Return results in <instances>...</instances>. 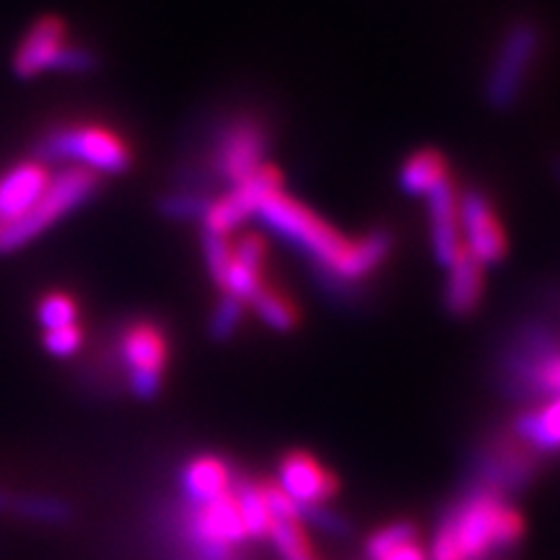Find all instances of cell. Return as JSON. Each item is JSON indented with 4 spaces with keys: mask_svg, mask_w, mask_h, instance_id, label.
I'll return each mask as SVG.
<instances>
[{
    "mask_svg": "<svg viewBox=\"0 0 560 560\" xmlns=\"http://www.w3.org/2000/svg\"><path fill=\"white\" fill-rule=\"evenodd\" d=\"M42 346L55 359H70L75 355L83 346V330L81 325H70V327H60V330H50L45 332L42 338Z\"/></svg>",
    "mask_w": 560,
    "mask_h": 560,
    "instance_id": "obj_29",
    "label": "cell"
},
{
    "mask_svg": "<svg viewBox=\"0 0 560 560\" xmlns=\"http://www.w3.org/2000/svg\"><path fill=\"white\" fill-rule=\"evenodd\" d=\"M270 540L283 560H314L310 542H306L304 532H301V522H272Z\"/></svg>",
    "mask_w": 560,
    "mask_h": 560,
    "instance_id": "obj_27",
    "label": "cell"
},
{
    "mask_svg": "<svg viewBox=\"0 0 560 560\" xmlns=\"http://www.w3.org/2000/svg\"><path fill=\"white\" fill-rule=\"evenodd\" d=\"M425 200H429V240L433 260L446 270L465 252L459 223V190L450 179L439 190H433Z\"/></svg>",
    "mask_w": 560,
    "mask_h": 560,
    "instance_id": "obj_13",
    "label": "cell"
},
{
    "mask_svg": "<svg viewBox=\"0 0 560 560\" xmlns=\"http://www.w3.org/2000/svg\"><path fill=\"white\" fill-rule=\"evenodd\" d=\"M244 301L229 296V293H221V299L215 301L213 312H210L208 322V335L213 340H229L231 335L240 330L244 319Z\"/></svg>",
    "mask_w": 560,
    "mask_h": 560,
    "instance_id": "obj_26",
    "label": "cell"
},
{
    "mask_svg": "<svg viewBox=\"0 0 560 560\" xmlns=\"http://www.w3.org/2000/svg\"><path fill=\"white\" fill-rule=\"evenodd\" d=\"M392 247H395V236H392V231L371 229L366 234L350 240L346 255H342L338 270H335L332 276L346 280V283L361 285L371 272L380 270L382 265L387 262V257L392 255Z\"/></svg>",
    "mask_w": 560,
    "mask_h": 560,
    "instance_id": "obj_16",
    "label": "cell"
},
{
    "mask_svg": "<svg viewBox=\"0 0 560 560\" xmlns=\"http://www.w3.org/2000/svg\"><path fill=\"white\" fill-rule=\"evenodd\" d=\"M115 353L128 374V387L140 400H151L164 387L170 340L156 322L136 319L128 322L117 335Z\"/></svg>",
    "mask_w": 560,
    "mask_h": 560,
    "instance_id": "obj_7",
    "label": "cell"
},
{
    "mask_svg": "<svg viewBox=\"0 0 560 560\" xmlns=\"http://www.w3.org/2000/svg\"><path fill=\"white\" fill-rule=\"evenodd\" d=\"M179 486L190 506H206V503L226 495L234 488V482H231V470L223 459L195 457L182 470Z\"/></svg>",
    "mask_w": 560,
    "mask_h": 560,
    "instance_id": "obj_18",
    "label": "cell"
},
{
    "mask_svg": "<svg viewBox=\"0 0 560 560\" xmlns=\"http://www.w3.org/2000/svg\"><path fill=\"white\" fill-rule=\"evenodd\" d=\"M195 560H219V558H195Z\"/></svg>",
    "mask_w": 560,
    "mask_h": 560,
    "instance_id": "obj_32",
    "label": "cell"
},
{
    "mask_svg": "<svg viewBox=\"0 0 560 560\" xmlns=\"http://www.w3.org/2000/svg\"><path fill=\"white\" fill-rule=\"evenodd\" d=\"M265 265H268V242L260 234H247L234 244L229 276L221 293L240 299L247 304L252 293L260 289L265 280Z\"/></svg>",
    "mask_w": 560,
    "mask_h": 560,
    "instance_id": "obj_15",
    "label": "cell"
},
{
    "mask_svg": "<svg viewBox=\"0 0 560 560\" xmlns=\"http://www.w3.org/2000/svg\"><path fill=\"white\" fill-rule=\"evenodd\" d=\"M37 322L45 332L79 325V304H75L68 293H60V291L45 293L37 304Z\"/></svg>",
    "mask_w": 560,
    "mask_h": 560,
    "instance_id": "obj_24",
    "label": "cell"
},
{
    "mask_svg": "<svg viewBox=\"0 0 560 560\" xmlns=\"http://www.w3.org/2000/svg\"><path fill=\"white\" fill-rule=\"evenodd\" d=\"M459 223L465 249L482 268L501 262L506 257V231H503V223L488 195H482L480 190L459 192Z\"/></svg>",
    "mask_w": 560,
    "mask_h": 560,
    "instance_id": "obj_10",
    "label": "cell"
},
{
    "mask_svg": "<svg viewBox=\"0 0 560 560\" xmlns=\"http://www.w3.org/2000/svg\"><path fill=\"white\" fill-rule=\"evenodd\" d=\"M482 291H486V268L465 249L457 262L446 268L444 293H441L444 310L452 317H467L478 310Z\"/></svg>",
    "mask_w": 560,
    "mask_h": 560,
    "instance_id": "obj_17",
    "label": "cell"
},
{
    "mask_svg": "<svg viewBox=\"0 0 560 560\" xmlns=\"http://www.w3.org/2000/svg\"><path fill=\"white\" fill-rule=\"evenodd\" d=\"M231 255H234V244H231V236L215 234V231L202 229V257H206L208 276L219 289H223L229 276Z\"/></svg>",
    "mask_w": 560,
    "mask_h": 560,
    "instance_id": "obj_25",
    "label": "cell"
},
{
    "mask_svg": "<svg viewBox=\"0 0 560 560\" xmlns=\"http://www.w3.org/2000/svg\"><path fill=\"white\" fill-rule=\"evenodd\" d=\"M66 24L55 16H42L21 37L16 52L11 58L13 75L21 81H32L42 73H60L62 55L68 50Z\"/></svg>",
    "mask_w": 560,
    "mask_h": 560,
    "instance_id": "obj_11",
    "label": "cell"
},
{
    "mask_svg": "<svg viewBox=\"0 0 560 560\" xmlns=\"http://www.w3.org/2000/svg\"><path fill=\"white\" fill-rule=\"evenodd\" d=\"M280 493L301 509L322 506L335 493V478L317 459L310 454H289L278 465V486Z\"/></svg>",
    "mask_w": 560,
    "mask_h": 560,
    "instance_id": "obj_14",
    "label": "cell"
},
{
    "mask_svg": "<svg viewBox=\"0 0 560 560\" xmlns=\"http://www.w3.org/2000/svg\"><path fill=\"white\" fill-rule=\"evenodd\" d=\"M552 174H556V179H558V185H560V156L552 161Z\"/></svg>",
    "mask_w": 560,
    "mask_h": 560,
    "instance_id": "obj_31",
    "label": "cell"
},
{
    "mask_svg": "<svg viewBox=\"0 0 560 560\" xmlns=\"http://www.w3.org/2000/svg\"><path fill=\"white\" fill-rule=\"evenodd\" d=\"M231 490H234V499L236 506H240V516L247 537H255V540L270 537L272 514L268 506V488L257 486V482H236Z\"/></svg>",
    "mask_w": 560,
    "mask_h": 560,
    "instance_id": "obj_22",
    "label": "cell"
},
{
    "mask_svg": "<svg viewBox=\"0 0 560 560\" xmlns=\"http://www.w3.org/2000/svg\"><path fill=\"white\" fill-rule=\"evenodd\" d=\"M257 219L291 249H296L304 257L306 268L335 272L350 244L348 236L322 219L317 210L304 206L283 190L270 192L260 202Z\"/></svg>",
    "mask_w": 560,
    "mask_h": 560,
    "instance_id": "obj_2",
    "label": "cell"
},
{
    "mask_svg": "<svg viewBox=\"0 0 560 560\" xmlns=\"http://www.w3.org/2000/svg\"><path fill=\"white\" fill-rule=\"evenodd\" d=\"M100 190L102 177L79 170V166H60L58 172H52L50 185L30 208V213L0 231V255H13V252L39 240L45 231L58 226L62 219H68L70 213L94 200Z\"/></svg>",
    "mask_w": 560,
    "mask_h": 560,
    "instance_id": "obj_4",
    "label": "cell"
},
{
    "mask_svg": "<svg viewBox=\"0 0 560 560\" xmlns=\"http://www.w3.org/2000/svg\"><path fill=\"white\" fill-rule=\"evenodd\" d=\"M540 24L532 19H520L506 26L495 47L486 75V102L490 109L506 112L520 102L527 86L529 70L540 52Z\"/></svg>",
    "mask_w": 560,
    "mask_h": 560,
    "instance_id": "obj_6",
    "label": "cell"
},
{
    "mask_svg": "<svg viewBox=\"0 0 560 560\" xmlns=\"http://www.w3.org/2000/svg\"><path fill=\"white\" fill-rule=\"evenodd\" d=\"M34 159L45 166H79L96 177H117L132 164L130 145L104 125H55L34 143Z\"/></svg>",
    "mask_w": 560,
    "mask_h": 560,
    "instance_id": "obj_3",
    "label": "cell"
},
{
    "mask_svg": "<svg viewBox=\"0 0 560 560\" xmlns=\"http://www.w3.org/2000/svg\"><path fill=\"white\" fill-rule=\"evenodd\" d=\"M50 166L37 159L19 161L0 172V231L16 223L50 185Z\"/></svg>",
    "mask_w": 560,
    "mask_h": 560,
    "instance_id": "obj_12",
    "label": "cell"
},
{
    "mask_svg": "<svg viewBox=\"0 0 560 560\" xmlns=\"http://www.w3.org/2000/svg\"><path fill=\"white\" fill-rule=\"evenodd\" d=\"M509 374L529 395L560 397V348L540 325L524 327L509 359Z\"/></svg>",
    "mask_w": 560,
    "mask_h": 560,
    "instance_id": "obj_8",
    "label": "cell"
},
{
    "mask_svg": "<svg viewBox=\"0 0 560 560\" xmlns=\"http://www.w3.org/2000/svg\"><path fill=\"white\" fill-rule=\"evenodd\" d=\"M187 540L192 542L198 558L231 560L236 545L247 540L234 490L206 506H192L190 520H187Z\"/></svg>",
    "mask_w": 560,
    "mask_h": 560,
    "instance_id": "obj_9",
    "label": "cell"
},
{
    "mask_svg": "<svg viewBox=\"0 0 560 560\" xmlns=\"http://www.w3.org/2000/svg\"><path fill=\"white\" fill-rule=\"evenodd\" d=\"M452 179L450 161L436 149H420L412 156L405 159L397 174L400 182V190L412 198H429L433 190H439L441 185Z\"/></svg>",
    "mask_w": 560,
    "mask_h": 560,
    "instance_id": "obj_19",
    "label": "cell"
},
{
    "mask_svg": "<svg viewBox=\"0 0 560 560\" xmlns=\"http://www.w3.org/2000/svg\"><path fill=\"white\" fill-rule=\"evenodd\" d=\"M382 560H425V556L416 542H408L402 545V548H397L395 552H389V556H384Z\"/></svg>",
    "mask_w": 560,
    "mask_h": 560,
    "instance_id": "obj_30",
    "label": "cell"
},
{
    "mask_svg": "<svg viewBox=\"0 0 560 560\" xmlns=\"http://www.w3.org/2000/svg\"><path fill=\"white\" fill-rule=\"evenodd\" d=\"M247 304L252 306V312L260 317L270 330L276 332H291L293 327L299 325V310L296 304L289 299V293H283L278 285L262 280L260 289L252 293Z\"/></svg>",
    "mask_w": 560,
    "mask_h": 560,
    "instance_id": "obj_21",
    "label": "cell"
},
{
    "mask_svg": "<svg viewBox=\"0 0 560 560\" xmlns=\"http://www.w3.org/2000/svg\"><path fill=\"white\" fill-rule=\"evenodd\" d=\"M408 542H416V529H412L408 522L387 524V527H382L374 537H371L366 552L371 560H382L384 556H389V552H395L397 548H402V545Z\"/></svg>",
    "mask_w": 560,
    "mask_h": 560,
    "instance_id": "obj_28",
    "label": "cell"
},
{
    "mask_svg": "<svg viewBox=\"0 0 560 560\" xmlns=\"http://www.w3.org/2000/svg\"><path fill=\"white\" fill-rule=\"evenodd\" d=\"M270 149V128L257 115L240 112L223 120L210 136L208 172L223 185L236 187L265 164Z\"/></svg>",
    "mask_w": 560,
    "mask_h": 560,
    "instance_id": "obj_5",
    "label": "cell"
},
{
    "mask_svg": "<svg viewBox=\"0 0 560 560\" xmlns=\"http://www.w3.org/2000/svg\"><path fill=\"white\" fill-rule=\"evenodd\" d=\"M208 202L210 198L206 192L190 190V187H177V190L166 192L159 200V210L161 215H166L172 221H202Z\"/></svg>",
    "mask_w": 560,
    "mask_h": 560,
    "instance_id": "obj_23",
    "label": "cell"
},
{
    "mask_svg": "<svg viewBox=\"0 0 560 560\" xmlns=\"http://www.w3.org/2000/svg\"><path fill=\"white\" fill-rule=\"evenodd\" d=\"M516 433L527 441L532 450L558 452L560 450V397L542 402L540 408L529 410L520 418Z\"/></svg>",
    "mask_w": 560,
    "mask_h": 560,
    "instance_id": "obj_20",
    "label": "cell"
},
{
    "mask_svg": "<svg viewBox=\"0 0 560 560\" xmlns=\"http://www.w3.org/2000/svg\"><path fill=\"white\" fill-rule=\"evenodd\" d=\"M520 537V511L490 490H478L441 524L433 540V560H475L490 550L514 545Z\"/></svg>",
    "mask_w": 560,
    "mask_h": 560,
    "instance_id": "obj_1",
    "label": "cell"
}]
</instances>
